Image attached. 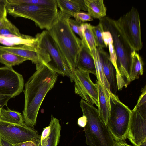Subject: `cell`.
<instances>
[{
  "label": "cell",
  "mask_w": 146,
  "mask_h": 146,
  "mask_svg": "<svg viewBox=\"0 0 146 146\" xmlns=\"http://www.w3.org/2000/svg\"><path fill=\"white\" fill-rule=\"evenodd\" d=\"M35 72L25 85L24 108L23 117L25 124L33 128L36 125L38 112L46 96L54 87L58 75L49 65H36Z\"/></svg>",
  "instance_id": "6da1fadb"
},
{
  "label": "cell",
  "mask_w": 146,
  "mask_h": 146,
  "mask_svg": "<svg viewBox=\"0 0 146 146\" xmlns=\"http://www.w3.org/2000/svg\"><path fill=\"white\" fill-rule=\"evenodd\" d=\"M71 17L60 10L58 11L55 22L48 31L69 70L73 82L82 40L76 36L69 25L68 21Z\"/></svg>",
  "instance_id": "7a4b0ae2"
},
{
  "label": "cell",
  "mask_w": 146,
  "mask_h": 146,
  "mask_svg": "<svg viewBox=\"0 0 146 146\" xmlns=\"http://www.w3.org/2000/svg\"><path fill=\"white\" fill-rule=\"evenodd\" d=\"M104 31L111 33L117 60L116 70L118 90L126 87L130 84L129 75L131 63V54L133 50L129 45L119 28L115 20L109 17L99 19Z\"/></svg>",
  "instance_id": "3957f363"
},
{
  "label": "cell",
  "mask_w": 146,
  "mask_h": 146,
  "mask_svg": "<svg viewBox=\"0 0 146 146\" xmlns=\"http://www.w3.org/2000/svg\"><path fill=\"white\" fill-rule=\"evenodd\" d=\"M80 107L87 122L84 128L86 143L89 146H116L115 141L100 118L97 109L81 99Z\"/></svg>",
  "instance_id": "277c9868"
},
{
  "label": "cell",
  "mask_w": 146,
  "mask_h": 146,
  "mask_svg": "<svg viewBox=\"0 0 146 146\" xmlns=\"http://www.w3.org/2000/svg\"><path fill=\"white\" fill-rule=\"evenodd\" d=\"M109 96L111 109L106 126L115 141H125L131 110L116 94L110 92Z\"/></svg>",
  "instance_id": "5b68a950"
},
{
  "label": "cell",
  "mask_w": 146,
  "mask_h": 146,
  "mask_svg": "<svg viewBox=\"0 0 146 146\" xmlns=\"http://www.w3.org/2000/svg\"><path fill=\"white\" fill-rule=\"evenodd\" d=\"M7 13L15 17L32 20L40 29L48 30L55 22L58 10L33 5H16L7 2Z\"/></svg>",
  "instance_id": "8992f818"
},
{
  "label": "cell",
  "mask_w": 146,
  "mask_h": 146,
  "mask_svg": "<svg viewBox=\"0 0 146 146\" xmlns=\"http://www.w3.org/2000/svg\"><path fill=\"white\" fill-rule=\"evenodd\" d=\"M115 22L127 42L133 50L138 51L143 47L139 14L132 7L125 15Z\"/></svg>",
  "instance_id": "52a82bcc"
},
{
  "label": "cell",
  "mask_w": 146,
  "mask_h": 146,
  "mask_svg": "<svg viewBox=\"0 0 146 146\" xmlns=\"http://www.w3.org/2000/svg\"><path fill=\"white\" fill-rule=\"evenodd\" d=\"M35 38L36 47L43 50L50 56L52 61L48 65L57 74L68 77L70 82H73L69 70L48 30H46L37 33Z\"/></svg>",
  "instance_id": "ba28073f"
},
{
  "label": "cell",
  "mask_w": 146,
  "mask_h": 146,
  "mask_svg": "<svg viewBox=\"0 0 146 146\" xmlns=\"http://www.w3.org/2000/svg\"><path fill=\"white\" fill-rule=\"evenodd\" d=\"M74 92L82 99L92 105L99 106L98 85L91 80L89 73L76 68L74 75Z\"/></svg>",
  "instance_id": "9c48e42d"
},
{
  "label": "cell",
  "mask_w": 146,
  "mask_h": 146,
  "mask_svg": "<svg viewBox=\"0 0 146 146\" xmlns=\"http://www.w3.org/2000/svg\"><path fill=\"white\" fill-rule=\"evenodd\" d=\"M41 136L33 128L0 120V137L12 144L40 139Z\"/></svg>",
  "instance_id": "30bf717a"
},
{
  "label": "cell",
  "mask_w": 146,
  "mask_h": 146,
  "mask_svg": "<svg viewBox=\"0 0 146 146\" xmlns=\"http://www.w3.org/2000/svg\"><path fill=\"white\" fill-rule=\"evenodd\" d=\"M24 86L22 76L12 67H0V96L14 97L22 92Z\"/></svg>",
  "instance_id": "8fae6325"
},
{
  "label": "cell",
  "mask_w": 146,
  "mask_h": 146,
  "mask_svg": "<svg viewBox=\"0 0 146 146\" xmlns=\"http://www.w3.org/2000/svg\"><path fill=\"white\" fill-rule=\"evenodd\" d=\"M126 138L135 146L146 141V115L141 113L136 106L131 110Z\"/></svg>",
  "instance_id": "7c38bea8"
},
{
  "label": "cell",
  "mask_w": 146,
  "mask_h": 146,
  "mask_svg": "<svg viewBox=\"0 0 146 146\" xmlns=\"http://www.w3.org/2000/svg\"><path fill=\"white\" fill-rule=\"evenodd\" d=\"M97 49L105 76L110 85V91L115 94L118 90L116 70L110 60L109 54L103 48H97Z\"/></svg>",
  "instance_id": "4fadbf2b"
},
{
  "label": "cell",
  "mask_w": 146,
  "mask_h": 146,
  "mask_svg": "<svg viewBox=\"0 0 146 146\" xmlns=\"http://www.w3.org/2000/svg\"><path fill=\"white\" fill-rule=\"evenodd\" d=\"M0 50H3L26 58L31 61L36 65L43 64L40 54L36 47H33L25 45L12 46L0 45Z\"/></svg>",
  "instance_id": "5bb4252c"
},
{
  "label": "cell",
  "mask_w": 146,
  "mask_h": 146,
  "mask_svg": "<svg viewBox=\"0 0 146 146\" xmlns=\"http://www.w3.org/2000/svg\"><path fill=\"white\" fill-rule=\"evenodd\" d=\"M76 68L96 76V71L93 58L88 47L82 40L77 56Z\"/></svg>",
  "instance_id": "9a60e30c"
},
{
  "label": "cell",
  "mask_w": 146,
  "mask_h": 146,
  "mask_svg": "<svg viewBox=\"0 0 146 146\" xmlns=\"http://www.w3.org/2000/svg\"><path fill=\"white\" fill-rule=\"evenodd\" d=\"M97 82L99 100V106L97 109L100 118L106 125L111 109L109 96V93L111 92L107 90L98 81Z\"/></svg>",
  "instance_id": "2e32d148"
},
{
  "label": "cell",
  "mask_w": 146,
  "mask_h": 146,
  "mask_svg": "<svg viewBox=\"0 0 146 146\" xmlns=\"http://www.w3.org/2000/svg\"><path fill=\"white\" fill-rule=\"evenodd\" d=\"M0 43L6 46L25 45L36 47V41L35 38L27 35L18 37L8 35L0 36Z\"/></svg>",
  "instance_id": "e0dca14e"
},
{
  "label": "cell",
  "mask_w": 146,
  "mask_h": 146,
  "mask_svg": "<svg viewBox=\"0 0 146 146\" xmlns=\"http://www.w3.org/2000/svg\"><path fill=\"white\" fill-rule=\"evenodd\" d=\"M56 1L60 10L72 17L81 10L87 11L84 0H56Z\"/></svg>",
  "instance_id": "ac0fdd59"
},
{
  "label": "cell",
  "mask_w": 146,
  "mask_h": 146,
  "mask_svg": "<svg viewBox=\"0 0 146 146\" xmlns=\"http://www.w3.org/2000/svg\"><path fill=\"white\" fill-rule=\"evenodd\" d=\"M88 13L93 18L100 19L105 17L106 8L103 0H84Z\"/></svg>",
  "instance_id": "d6986e66"
},
{
  "label": "cell",
  "mask_w": 146,
  "mask_h": 146,
  "mask_svg": "<svg viewBox=\"0 0 146 146\" xmlns=\"http://www.w3.org/2000/svg\"><path fill=\"white\" fill-rule=\"evenodd\" d=\"M51 128L50 134L45 144H39L38 146H57L60 137L61 126L59 120L52 116L49 125Z\"/></svg>",
  "instance_id": "ffe728a7"
},
{
  "label": "cell",
  "mask_w": 146,
  "mask_h": 146,
  "mask_svg": "<svg viewBox=\"0 0 146 146\" xmlns=\"http://www.w3.org/2000/svg\"><path fill=\"white\" fill-rule=\"evenodd\" d=\"M131 63L129 75L130 82L138 79L143 73V62L139 54L133 50L131 54Z\"/></svg>",
  "instance_id": "44dd1931"
},
{
  "label": "cell",
  "mask_w": 146,
  "mask_h": 146,
  "mask_svg": "<svg viewBox=\"0 0 146 146\" xmlns=\"http://www.w3.org/2000/svg\"><path fill=\"white\" fill-rule=\"evenodd\" d=\"M92 25L86 23L82 24L83 40L88 47L91 54L98 52L96 42L92 30Z\"/></svg>",
  "instance_id": "7402d4cb"
},
{
  "label": "cell",
  "mask_w": 146,
  "mask_h": 146,
  "mask_svg": "<svg viewBox=\"0 0 146 146\" xmlns=\"http://www.w3.org/2000/svg\"><path fill=\"white\" fill-rule=\"evenodd\" d=\"M7 108V110L3 108H0V121L22 126L26 125L24 123L22 115L21 113Z\"/></svg>",
  "instance_id": "603a6c76"
},
{
  "label": "cell",
  "mask_w": 146,
  "mask_h": 146,
  "mask_svg": "<svg viewBox=\"0 0 146 146\" xmlns=\"http://www.w3.org/2000/svg\"><path fill=\"white\" fill-rule=\"evenodd\" d=\"M7 3L16 5H33L58 10L56 0H7Z\"/></svg>",
  "instance_id": "cb8c5ba5"
},
{
  "label": "cell",
  "mask_w": 146,
  "mask_h": 146,
  "mask_svg": "<svg viewBox=\"0 0 146 146\" xmlns=\"http://www.w3.org/2000/svg\"><path fill=\"white\" fill-rule=\"evenodd\" d=\"M27 59L8 52L0 50V62L8 67L19 65Z\"/></svg>",
  "instance_id": "d4e9b609"
},
{
  "label": "cell",
  "mask_w": 146,
  "mask_h": 146,
  "mask_svg": "<svg viewBox=\"0 0 146 146\" xmlns=\"http://www.w3.org/2000/svg\"><path fill=\"white\" fill-rule=\"evenodd\" d=\"M102 34L103 41L106 47L108 46L110 60L116 69L117 56L113 44L112 35L108 31H104Z\"/></svg>",
  "instance_id": "484cf974"
},
{
  "label": "cell",
  "mask_w": 146,
  "mask_h": 146,
  "mask_svg": "<svg viewBox=\"0 0 146 146\" xmlns=\"http://www.w3.org/2000/svg\"><path fill=\"white\" fill-rule=\"evenodd\" d=\"M91 29L96 42L97 48H103L106 47L102 37V33L104 31L102 23L99 21L97 25H92Z\"/></svg>",
  "instance_id": "4316f807"
},
{
  "label": "cell",
  "mask_w": 146,
  "mask_h": 146,
  "mask_svg": "<svg viewBox=\"0 0 146 146\" xmlns=\"http://www.w3.org/2000/svg\"><path fill=\"white\" fill-rule=\"evenodd\" d=\"M8 35L18 37H22L24 35L21 34L18 29L8 19L4 26L0 27V36Z\"/></svg>",
  "instance_id": "83f0119b"
},
{
  "label": "cell",
  "mask_w": 146,
  "mask_h": 146,
  "mask_svg": "<svg viewBox=\"0 0 146 146\" xmlns=\"http://www.w3.org/2000/svg\"><path fill=\"white\" fill-rule=\"evenodd\" d=\"M142 93L139 97L136 106L140 112L146 115V87L145 86L141 90Z\"/></svg>",
  "instance_id": "f1b7e54d"
},
{
  "label": "cell",
  "mask_w": 146,
  "mask_h": 146,
  "mask_svg": "<svg viewBox=\"0 0 146 146\" xmlns=\"http://www.w3.org/2000/svg\"><path fill=\"white\" fill-rule=\"evenodd\" d=\"M68 22L69 25L72 31L78 35L81 40H82L83 38L81 30L82 23L70 18L69 19Z\"/></svg>",
  "instance_id": "f546056e"
},
{
  "label": "cell",
  "mask_w": 146,
  "mask_h": 146,
  "mask_svg": "<svg viewBox=\"0 0 146 146\" xmlns=\"http://www.w3.org/2000/svg\"><path fill=\"white\" fill-rule=\"evenodd\" d=\"M72 17L75 18L76 21L81 23L93 20V18L88 13L81 12L75 14Z\"/></svg>",
  "instance_id": "4dcf8cb0"
},
{
  "label": "cell",
  "mask_w": 146,
  "mask_h": 146,
  "mask_svg": "<svg viewBox=\"0 0 146 146\" xmlns=\"http://www.w3.org/2000/svg\"><path fill=\"white\" fill-rule=\"evenodd\" d=\"M7 4L6 0H0V20L2 21H4L7 19V13L6 7Z\"/></svg>",
  "instance_id": "1f68e13d"
},
{
  "label": "cell",
  "mask_w": 146,
  "mask_h": 146,
  "mask_svg": "<svg viewBox=\"0 0 146 146\" xmlns=\"http://www.w3.org/2000/svg\"><path fill=\"white\" fill-rule=\"evenodd\" d=\"M40 140V139L27 141L12 145L13 146H38Z\"/></svg>",
  "instance_id": "d6a6232c"
},
{
  "label": "cell",
  "mask_w": 146,
  "mask_h": 146,
  "mask_svg": "<svg viewBox=\"0 0 146 146\" xmlns=\"http://www.w3.org/2000/svg\"><path fill=\"white\" fill-rule=\"evenodd\" d=\"M12 97L9 96H0V108L7 106L8 101Z\"/></svg>",
  "instance_id": "836d02e7"
},
{
  "label": "cell",
  "mask_w": 146,
  "mask_h": 146,
  "mask_svg": "<svg viewBox=\"0 0 146 146\" xmlns=\"http://www.w3.org/2000/svg\"><path fill=\"white\" fill-rule=\"evenodd\" d=\"M87 122L86 117L84 115L79 118L78 120V125L79 126L83 128H84Z\"/></svg>",
  "instance_id": "e575fe53"
},
{
  "label": "cell",
  "mask_w": 146,
  "mask_h": 146,
  "mask_svg": "<svg viewBox=\"0 0 146 146\" xmlns=\"http://www.w3.org/2000/svg\"><path fill=\"white\" fill-rule=\"evenodd\" d=\"M0 143L1 146H13L11 143L0 137Z\"/></svg>",
  "instance_id": "d590c367"
},
{
  "label": "cell",
  "mask_w": 146,
  "mask_h": 146,
  "mask_svg": "<svg viewBox=\"0 0 146 146\" xmlns=\"http://www.w3.org/2000/svg\"><path fill=\"white\" fill-rule=\"evenodd\" d=\"M117 142V144L116 146H133L127 143L125 141H122Z\"/></svg>",
  "instance_id": "8d00e7d4"
},
{
  "label": "cell",
  "mask_w": 146,
  "mask_h": 146,
  "mask_svg": "<svg viewBox=\"0 0 146 146\" xmlns=\"http://www.w3.org/2000/svg\"><path fill=\"white\" fill-rule=\"evenodd\" d=\"M8 19L4 21H2L0 20V27L4 26L6 23Z\"/></svg>",
  "instance_id": "74e56055"
},
{
  "label": "cell",
  "mask_w": 146,
  "mask_h": 146,
  "mask_svg": "<svg viewBox=\"0 0 146 146\" xmlns=\"http://www.w3.org/2000/svg\"><path fill=\"white\" fill-rule=\"evenodd\" d=\"M139 146H146V141L143 142Z\"/></svg>",
  "instance_id": "f35d334b"
},
{
  "label": "cell",
  "mask_w": 146,
  "mask_h": 146,
  "mask_svg": "<svg viewBox=\"0 0 146 146\" xmlns=\"http://www.w3.org/2000/svg\"><path fill=\"white\" fill-rule=\"evenodd\" d=\"M0 146H1V144H0Z\"/></svg>",
  "instance_id": "ab89813d"
},
{
  "label": "cell",
  "mask_w": 146,
  "mask_h": 146,
  "mask_svg": "<svg viewBox=\"0 0 146 146\" xmlns=\"http://www.w3.org/2000/svg\"></svg>",
  "instance_id": "60d3db41"
}]
</instances>
